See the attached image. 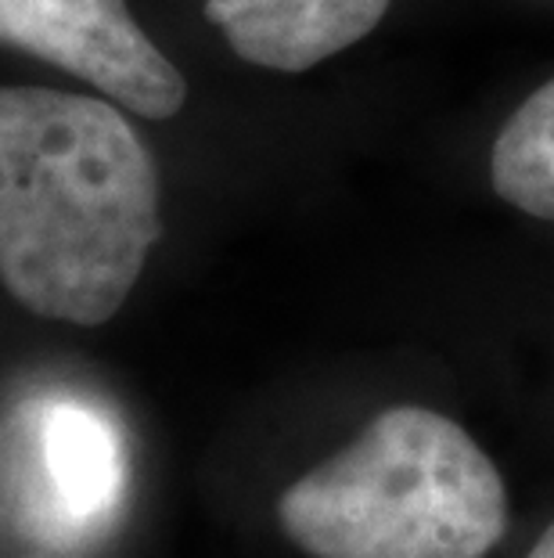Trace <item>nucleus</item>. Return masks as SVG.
<instances>
[{
	"mask_svg": "<svg viewBox=\"0 0 554 558\" xmlns=\"http://www.w3.org/2000/svg\"><path fill=\"white\" fill-rule=\"evenodd\" d=\"M22 508L47 541H87L109 526L123 497V444L109 414L73 397L26 411Z\"/></svg>",
	"mask_w": 554,
	"mask_h": 558,
	"instance_id": "20e7f679",
	"label": "nucleus"
},
{
	"mask_svg": "<svg viewBox=\"0 0 554 558\" xmlns=\"http://www.w3.org/2000/svg\"><path fill=\"white\" fill-rule=\"evenodd\" d=\"M0 44L19 47L145 120L184 109L187 83L126 0H0Z\"/></svg>",
	"mask_w": 554,
	"mask_h": 558,
	"instance_id": "7ed1b4c3",
	"label": "nucleus"
},
{
	"mask_svg": "<svg viewBox=\"0 0 554 558\" xmlns=\"http://www.w3.org/2000/svg\"><path fill=\"white\" fill-rule=\"evenodd\" d=\"M389 0H206V19L242 62L306 73L379 26Z\"/></svg>",
	"mask_w": 554,
	"mask_h": 558,
	"instance_id": "39448f33",
	"label": "nucleus"
},
{
	"mask_svg": "<svg viewBox=\"0 0 554 558\" xmlns=\"http://www.w3.org/2000/svg\"><path fill=\"white\" fill-rule=\"evenodd\" d=\"M526 558H554V522H551L544 533H540L533 548L526 551Z\"/></svg>",
	"mask_w": 554,
	"mask_h": 558,
	"instance_id": "0eeeda50",
	"label": "nucleus"
},
{
	"mask_svg": "<svg viewBox=\"0 0 554 558\" xmlns=\"http://www.w3.org/2000/svg\"><path fill=\"white\" fill-rule=\"evenodd\" d=\"M162 234L159 170L112 101L0 87V284L94 328L130 300Z\"/></svg>",
	"mask_w": 554,
	"mask_h": 558,
	"instance_id": "f257e3e1",
	"label": "nucleus"
},
{
	"mask_svg": "<svg viewBox=\"0 0 554 558\" xmlns=\"http://www.w3.org/2000/svg\"><path fill=\"white\" fill-rule=\"evenodd\" d=\"M490 177L508 206L554 223V80L504 123L493 141Z\"/></svg>",
	"mask_w": 554,
	"mask_h": 558,
	"instance_id": "423d86ee",
	"label": "nucleus"
},
{
	"mask_svg": "<svg viewBox=\"0 0 554 558\" xmlns=\"http://www.w3.org/2000/svg\"><path fill=\"white\" fill-rule=\"evenodd\" d=\"M278 526L306 558H487L508 533V486L454 418L396 403L285 486Z\"/></svg>",
	"mask_w": 554,
	"mask_h": 558,
	"instance_id": "f03ea898",
	"label": "nucleus"
},
{
	"mask_svg": "<svg viewBox=\"0 0 554 558\" xmlns=\"http://www.w3.org/2000/svg\"><path fill=\"white\" fill-rule=\"evenodd\" d=\"M26 558H51V555H26Z\"/></svg>",
	"mask_w": 554,
	"mask_h": 558,
	"instance_id": "6e6552de",
	"label": "nucleus"
}]
</instances>
